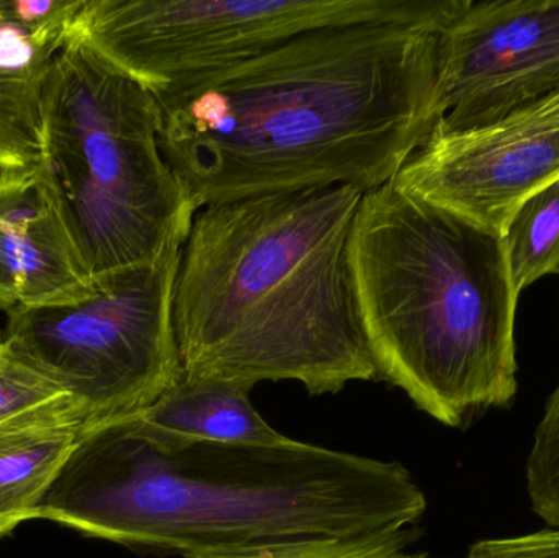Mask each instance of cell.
I'll return each mask as SVG.
<instances>
[{
	"mask_svg": "<svg viewBox=\"0 0 559 558\" xmlns=\"http://www.w3.org/2000/svg\"><path fill=\"white\" fill-rule=\"evenodd\" d=\"M443 28L329 26L174 82L154 91L160 151L197 212L269 193L384 186L437 124Z\"/></svg>",
	"mask_w": 559,
	"mask_h": 558,
	"instance_id": "6da1fadb",
	"label": "cell"
},
{
	"mask_svg": "<svg viewBox=\"0 0 559 558\" xmlns=\"http://www.w3.org/2000/svg\"><path fill=\"white\" fill-rule=\"evenodd\" d=\"M426 510V495L400 462L296 439L164 444L131 415L82 429L35 520L192 558L293 537L403 530Z\"/></svg>",
	"mask_w": 559,
	"mask_h": 558,
	"instance_id": "7a4b0ae2",
	"label": "cell"
},
{
	"mask_svg": "<svg viewBox=\"0 0 559 558\" xmlns=\"http://www.w3.org/2000/svg\"><path fill=\"white\" fill-rule=\"evenodd\" d=\"M364 193L321 187L195 213L174 298L187 379L292 380L311 395L377 379L348 268Z\"/></svg>",
	"mask_w": 559,
	"mask_h": 558,
	"instance_id": "3957f363",
	"label": "cell"
},
{
	"mask_svg": "<svg viewBox=\"0 0 559 558\" xmlns=\"http://www.w3.org/2000/svg\"><path fill=\"white\" fill-rule=\"evenodd\" d=\"M348 268L378 376L459 428L518 393L515 310L504 241L394 186L361 197Z\"/></svg>",
	"mask_w": 559,
	"mask_h": 558,
	"instance_id": "277c9868",
	"label": "cell"
},
{
	"mask_svg": "<svg viewBox=\"0 0 559 558\" xmlns=\"http://www.w3.org/2000/svg\"><path fill=\"white\" fill-rule=\"evenodd\" d=\"M43 133L94 281L187 241L197 210L160 151L153 88L68 43L46 82Z\"/></svg>",
	"mask_w": 559,
	"mask_h": 558,
	"instance_id": "5b68a950",
	"label": "cell"
},
{
	"mask_svg": "<svg viewBox=\"0 0 559 558\" xmlns=\"http://www.w3.org/2000/svg\"><path fill=\"white\" fill-rule=\"evenodd\" d=\"M182 248L95 278L81 300L10 311L3 353L71 396L87 428L150 408L183 377L174 324Z\"/></svg>",
	"mask_w": 559,
	"mask_h": 558,
	"instance_id": "8992f818",
	"label": "cell"
},
{
	"mask_svg": "<svg viewBox=\"0 0 559 558\" xmlns=\"http://www.w3.org/2000/svg\"><path fill=\"white\" fill-rule=\"evenodd\" d=\"M465 0H79L66 45L85 46L153 91L329 26L443 28Z\"/></svg>",
	"mask_w": 559,
	"mask_h": 558,
	"instance_id": "52a82bcc",
	"label": "cell"
},
{
	"mask_svg": "<svg viewBox=\"0 0 559 558\" xmlns=\"http://www.w3.org/2000/svg\"><path fill=\"white\" fill-rule=\"evenodd\" d=\"M558 92L559 0H465L440 32L433 130L485 127Z\"/></svg>",
	"mask_w": 559,
	"mask_h": 558,
	"instance_id": "ba28073f",
	"label": "cell"
},
{
	"mask_svg": "<svg viewBox=\"0 0 559 558\" xmlns=\"http://www.w3.org/2000/svg\"><path fill=\"white\" fill-rule=\"evenodd\" d=\"M558 179L559 92L485 127L433 130L393 183L502 236L522 203Z\"/></svg>",
	"mask_w": 559,
	"mask_h": 558,
	"instance_id": "9c48e42d",
	"label": "cell"
},
{
	"mask_svg": "<svg viewBox=\"0 0 559 558\" xmlns=\"http://www.w3.org/2000/svg\"><path fill=\"white\" fill-rule=\"evenodd\" d=\"M94 287L48 163L0 174V310L71 304Z\"/></svg>",
	"mask_w": 559,
	"mask_h": 558,
	"instance_id": "30bf717a",
	"label": "cell"
},
{
	"mask_svg": "<svg viewBox=\"0 0 559 558\" xmlns=\"http://www.w3.org/2000/svg\"><path fill=\"white\" fill-rule=\"evenodd\" d=\"M68 26L26 25L0 0V174L45 163L43 98Z\"/></svg>",
	"mask_w": 559,
	"mask_h": 558,
	"instance_id": "8fae6325",
	"label": "cell"
},
{
	"mask_svg": "<svg viewBox=\"0 0 559 558\" xmlns=\"http://www.w3.org/2000/svg\"><path fill=\"white\" fill-rule=\"evenodd\" d=\"M87 428V416L71 396L0 423V537L36 508L59 465Z\"/></svg>",
	"mask_w": 559,
	"mask_h": 558,
	"instance_id": "7c38bea8",
	"label": "cell"
},
{
	"mask_svg": "<svg viewBox=\"0 0 559 558\" xmlns=\"http://www.w3.org/2000/svg\"><path fill=\"white\" fill-rule=\"evenodd\" d=\"M252 387L216 379H187L167 390L150 408L136 413L144 435L164 444L280 446L288 436L275 431L254 408Z\"/></svg>",
	"mask_w": 559,
	"mask_h": 558,
	"instance_id": "4fadbf2b",
	"label": "cell"
},
{
	"mask_svg": "<svg viewBox=\"0 0 559 558\" xmlns=\"http://www.w3.org/2000/svg\"><path fill=\"white\" fill-rule=\"evenodd\" d=\"M502 241L519 295L545 275L559 274V179L522 203Z\"/></svg>",
	"mask_w": 559,
	"mask_h": 558,
	"instance_id": "5bb4252c",
	"label": "cell"
},
{
	"mask_svg": "<svg viewBox=\"0 0 559 558\" xmlns=\"http://www.w3.org/2000/svg\"><path fill=\"white\" fill-rule=\"evenodd\" d=\"M411 527L306 536L238 549L212 550L192 558H440L411 550Z\"/></svg>",
	"mask_w": 559,
	"mask_h": 558,
	"instance_id": "9a60e30c",
	"label": "cell"
},
{
	"mask_svg": "<svg viewBox=\"0 0 559 558\" xmlns=\"http://www.w3.org/2000/svg\"><path fill=\"white\" fill-rule=\"evenodd\" d=\"M525 477L535 513L559 527V380L535 429Z\"/></svg>",
	"mask_w": 559,
	"mask_h": 558,
	"instance_id": "2e32d148",
	"label": "cell"
},
{
	"mask_svg": "<svg viewBox=\"0 0 559 558\" xmlns=\"http://www.w3.org/2000/svg\"><path fill=\"white\" fill-rule=\"evenodd\" d=\"M69 396L49 382L41 373L13 359L9 354H0V423Z\"/></svg>",
	"mask_w": 559,
	"mask_h": 558,
	"instance_id": "e0dca14e",
	"label": "cell"
},
{
	"mask_svg": "<svg viewBox=\"0 0 559 558\" xmlns=\"http://www.w3.org/2000/svg\"><path fill=\"white\" fill-rule=\"evenodd\" d=\"M466 558H559V527L476 543Z\"/></svg>",
	"mask_w": 559,
	"mask_h": 558,
	"instance_id": "ac0fdd59",
	"label": "cell"
},
{
	"mask_svg": "<svg viewBox=\"0 0 559 558\" xmlns=\"http://www.w3.org/2000/svg\"><path fill=\"white\" fill-rule=\"evenodd\" d=\"M3 351V340H2V333H0V354H2Z\"/></svg>",
	"mask_w": 559,
	"mask_h": 558,
	"instance_id": "d6986e66",
	"label": "cell"
}]
</instances>
